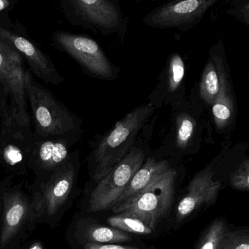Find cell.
Returning <instances> with one entry per match:
<instances>
[{"mask_svg":"<svg viewBox=\"0 0 249 249\" xmlns=\"http://www.w3.org/2000/svg\"><path fill=\"white\" fill-rule=\"evenodd\" d=\"M155 111V107L147 102L118 121L109 130L95 137L91 157L96 180L100 181L126 157Z\"/></svg>","mask_w":249,"mask_h":249,"instance_id":"obj_1","label":"cell"},{"mask_svg":"<svg viewBox=\"0 0 249 249\" xmlns=\"http://www.w3.org/2000/svg\"><path fill=\"white\" fill-rule=\"evenodd\" d=\"M24 59L0 40V119L1 130L30 129L27 110Z\"/></svg>","mask_w":249,"mask_h":249,"instance_id":"obj_2","label":"cell"},{"mask_svg":"<svg viewBox=\"0 0 249 249\" xmlns=\"http://www.w3.org/2000/svg\"><path fill=\"white\" fill-rule=\"evenodd\" d=\"M27 97L34 119L33 135L41 138H73L79 140L83 134V122L62 104L50 90L33 78L26 71Z\"/></svg>","mask_w":249,"mask_h":249,"instance_id":"obj_3","label":"cell"},{"mask_svg":"<svg viewBox=\"0 0 249 249\" xmlns=\"http://www.w3.org/2000/svg\"><path fill=\"white\" fill-rule=\"evenodd\" d=\"M168 123L163 145L179 154L196 152L204 141H213L214 132L209 116L189 97L171 108Z\"/></svg>","mask_w":249,"mask_h":249,"instance_id":"obj_4","label":"cell"},{"mask_svg":"<svg viewBox=\"0 0 249 249\" xmlns=\"http://www.w3.org/2000/svg\"><path fill=\"white\" fill-rule=\"evenodd\" d=\"M176 178L177 171L170 166L135 197L113 207V212L131 213L154 230L171 208Z\"/></svg>","mask_w":249,"mask_h":249,"instance_id":"obj_5","label":"cell"},{"mask_svg":"<svg viewBox=\"0 0 249 249\" xmlns=\"http://www.w3.org/2000/svg\"><path fill=\"white\" fill-rule=\"evenodd\" d=\"M145 138V135H139L126 157L100 180L90 197V211H106L116 205L134 175L148 157V144Z\"/></svg>","mask_w":249,"mask_h":249,"instance_id":"obj_6","label":"cell"},{"mask_svg":"<svg viewBox=\"0 0 249 249\" xmlns=\"http://www.w3.org/2000/svg\"><path fill=\"white\" fill-rule=\"evenodd\" d=\"M61 8L72 25L103 36L120 34L126 27L123 11L116 0H64Z\"/></svg>","mask_w":249,"mask_h":249,"instance_id":"obj_7","label":"cell"},{"mask_svg":"<svg viewBox=\"0 0 249 249\" xmlns=\"http://www.w3.org/2000/svg\"><path fill=\"white\" fill-rule=\"evenodd\" d=\"M56 49L65 52L79 64L90 76L113 81L119 77V69L106 56L101 46L93 39L81 35L56 31L52 36Z\"/></svg>","mask_w":249,"mask_h":249,"instance_id":"obj_8","label":"cell"},{"mask_svg":"<svg viewBox=\"0 0 249 249\" xmlns=\"http://www.w3.org/2000/svg\"><path fill=\"white\" fill-rule=\"evenodd\" d=\"M218 0H183L160 5L142 18L145 25L155 29L189 31L197 25Z\"/></svg>","mask_w":249,"mask_h":249,"instance_id":"obj_9","label":"cell"},{"mask_svg":"<svg viewBox=\"0 0 249 249\" xmlns=\"http://www.w3.org/2000/svg\"><path fill=\"white\" fill-rule=\"evenodd\" d=\"M186 62L179 53L169 55L148 101L156 110L167 106L170 108L186 100Z\"/></svg>","mask_w":249,"mask_h":249,"instance_id":"obj_10","label":"cell"},{"mask_svg":"<svg viewBox=\"0 0 249 249\" xmlns=\"http://www.w3.org/2000/svg\"><path fill=\"white\" fill-rule=\"evenodd\" d=\"M229 72L230 69L225 49L220 40L210 49L199 82L189 97L199 105L208 116L210 109L219 93L223 78Z\"/></svg>","mask_w":249,"mask_h":249,"instance_id":"obj_11","label":"cell"},{"mask_svg":"<svg viewBox=\"0 0 249 249\" xmlns=\"http://www.w3.org/2000/svg\"><path fill=\"white\" fill-rule=\"evenodd\" d=\"M0 40L18 52L28 64L31 73L43 82L59 86L65 81V78L59 73L50 57L41 52L33 42L1 27Z\"/></svg>","mask_w":249,"mask_h":249,"instance_id":"obj_12","label":"cell"},{"mask_svg":"<svg viewBox=\"0 0 249 249\" xmlns=\"http://www.w3.org/2000/svg\"><path fill=\"white\" fill-rule=\"evenodd\" d=\"M213 174V170L209 167L193 178L188 186L187 192L176 208V217L178 221L189 216L204 204L210 205L215 202L221 183L214 180Z\"/></svg>","mask_w":249,"mask_h":249,"instance_id":"obj_13","label":"cell"},{"mask_svg":"<svg viewBox=\"0 0 249 249\" xmlns=\"http://www.w3.org/2000/svg\"><path fill=\"white\" fill-rule=\"evenodd\" d=\"M209 117L213 132L230 139L235 128L237 103L230 72L223 78L219 93L210 109Z\"/></svg>","mask_w":249,"mask_h":249,"instance_id":"obj_14","label":"cell"},{"mask_svg":"<svg viewBox=\"0 0 249 249\" xmlns=\"http://www.w3.org/2000/svg\"><path fill=\"white\" fill-rule=\"evenodd\" d=\"M78 141L73 138H37L33 135L30 150L40 167L53 170L68 161L70 148Z\"/></svg>","mask_w":249,"mask_h":249,"instance_id":"obj_15","label":"cell"},{"mask_svg":"<svg viewBox=\"0 0 249 249\" xmlns=\"http://www.w3.org/2000/svg\"><path fill=\"white\" fill-rule=\"evenodd\" d=\"M167 160H158L154 157H148L141 168L136 172L120 197L116 205H121L141 193L153 180L170 167Z\"/></svg>","mask_w":249,"mask_h":249,"instance_id":"obj_16","label":"cell"},{"mask_svg":"<svg viewBox=\"0 0 249 249\" xmlns=\"http://www.w3.org/2000/svg\"><path fill=\"white\" fill-rule=\"evenodd\" d=\"M75 171L74 164L67 161L56 172L53 183L46 194V205L49 215L54 214L68 198L72 189Z\"/></svg>","mask_w":249,"mask_h":249,"instance_id":"obj_17","label":"cell"},{"mask_svg":"<svg viewBox=\"0 0 249 249\" xmlns=\"http://www.w3.org/2000/svg\"><path fill=\"white\" fill-rule=\"evenodd\" d=\"M5 221L1 235V243L6 245L19 230L25 219L27 204L24 196L18 193L8 194L4 196Z\"/></svg>","mask_w":249,"mask_h":249,"instance_id":"obj_18","label":"cell"},{"mask_svg":"<svg viewBox=\"0 0 249 249\" xmlns=\"http://www.w3.org/2000/svg\"><path fill=\"white\" fill-rule=\"evenodd\" d=\"M107 222L111 227L125 232L149 234L154 231V230L148 227L141 218L126 211L117 213L114 215H112L107 218Z\"/></svg>","mask_w":249,"mask_h":249,"instance_id":"obj_19","label":"cell"},{"mask_svg":"<svg viewBox=\"0 0 249 249\" xmlns=\"http://www.w3.org/2000/svg\"><path fill=\"white\" fill-rule=\"evenodd\" d=\"M87 238L90 243L113 244L129 241L131 237L129 233L113 227L94 226L87 231Z\"/></svg>","mask_w":249,"mask_h":249,"instance_id":"obj_20","label":"cell"},{"mask_svg":"<svg viewBox=\"0 0 249 249\" xmlns=\"http://www.w3.org/2000/svg\"><path fill=\"white\" fill-rule=\"evenodd\" d=\"M227 230L224 221L218 219L213 221L199 240L196 249H219L221 239Z\"/></svg>","mask_w":249,"mask_h":249,"instance_id":"obj_21","label":"cell"},{"mask_svg":"<svg viewBox=\"0 0 249 249\" xmlns=\"http://www.w3.org/2000/svg\"><path fill=\"white\" fill-rule=\"evenodd\" d=\"M219 249H249V230H227L221 239Z\"/></svg>","mask_w":249,"mask_h":249,"instance_id":"obj_22","label":"cell"},{"mask_svg":"<svg viewBox=\"0 0 249 249\" xmlns=\"http://www.w3.org/2000/svg\"><path fill=\"white\" fill-rule=\"evenodd\" d=\"M231 186L237 190L249 189V160L246 158L239 163L230 176Z\"/></svg>","mask_w":249,"mask_h":249,"instance_id":"obj_23","label":"cell"},{"mask_svg":"<svg viewBox=\"0 0 249 249\" xmlns=\"http://www.w3.org/2000/svg\"><path fill=\"white\" fill-rule=\"evenodd\" d=\"M226 13L234 17L244 25L249 26V0H232Z\"/></svg>","mask_w":249,"mask_h":249,"instance_id":"obj_24","label":"cell"},{"mask_svg":"<svg viewBox=\"0 0 249 249\" xmlns=\"http://www.w3.org/2000/svg\"><path fill=\"white\" fill-rule=\"evenodd\" d=\"M84 249H141L130 246H122L116 244H97L87 243Z\"/></svg>","mask_w":249,"mask_h":249,"instance_id":"obj_25","label":"cell"},{"mask_svg":"<svg viewBox=\"0 0 249 249\" xmlns=\"http://www.w3.org/2000/svg\"><path fill=\"white\" fill-rule=\"evenodd\" d=\"M14 2L8 0H0V15L6 14L7 12L14 8Z\"/></svg>","mask_w":249,"mask_h":249,"instance_id":"obj_26","label":"cell"},{"mask_svg":"<svg viewBox=\"0 0 249 249\" xmlns=\"http://www.w3.org/2000/svg\"><path fill=\"white\" fill-rule=\"evenodd\" d=\"M29 249H43V245L40 242H36L29 248Z\"/></svg>","mask_w":249,"mask_h":249,"instance_id":"obj_27","label":"cell"}]
</instances>
